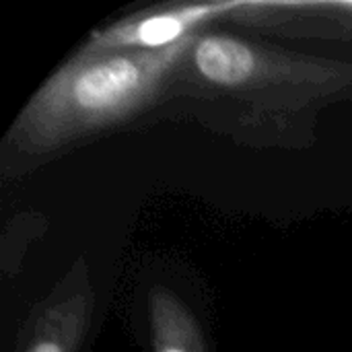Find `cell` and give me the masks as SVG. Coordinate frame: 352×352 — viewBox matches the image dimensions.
Instances as JSON below:
<instances>
[{"instance_id": "3957f363", "label": "cell", "mask_w": 352, "mask_h": 352, "mask_svg": "<svg viewBox=\"0 0 352 352\" xmlns=\"http://www.w3.org/2000/svg\"><path fill=\"white\" fill-rule=\"evenodd\" d=\"M93 293L82 274L62 295L47 301L19 352H78L91 322Z\"/></svg>"}, {"instance_id": "5b68a950", "label": "cell", "mask_w": 352, "mask_h": 352, "mask_svg": "<svg viewBox=\"0 0 352 352\" xmlns=\"http://www.w3.org/2000/svg\"><path fill=\"white\" fill-rule=\"evenodd\" d=\"M151 338L153 352H206L192 309L165 287L151 293Z\"/></svg>"}, {"instance_id": "6da1fadb", "label": "cell", "mask_w": 352, "mask_h": 352, "mask_svg": "<svg viewBox=\"0 0 352 352\" xmlns=\"http://www.w3.org/2000/svg\"><path fill=\"white\" fill-rule=\"evenodd\" d=\"M194 43L192 35L163 50L80 52L29 99L10 136L23 151L47 153L126 120L155 97Z\"/></svg>"}, {"instance_id": "7a4b0ae2", "label": "cell", "mask_w": 352, "mask_h": 352, "mask_svg": "<svg viewBox=\"0 0 352 352\" xmlns=\"http://www.w3.org/2000/svg\"><path fill=\"white\" fill-rule=\"evenodd\" d=\"M239 4H188L163 8L142 16H130L103 31L91 35L82 52L111 54V52H142L163 50L194 35V29L214 19L221 12L233 10Z\"/></svg>"}, {"instance_id": "277c9868", "label": "cell", "mask_w": 352, "mask_h": 352, "mask_svg": "<svg viewBox=\"0 0 352 352\" xmlns=\"http://www.w3.org/2000/svg\"><path fill=\"white\" fill-rule=\"evenodd\" d=\"M266 58L268 54L227 35H202L192 47V60L200 76L219 87H243L262 76H289L283 72V62L270 68Z\"/></svg>"}]
</instances>
